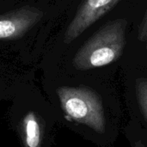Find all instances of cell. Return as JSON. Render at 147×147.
<instances>
[{"mask_svg":"<svg viewBox=\"0 0 147 147\" xmlns=\"http://www.w3.org/2000/svg\"><path fill=\"white\" fill-rule=\"evenodd\" d=\"M127 26L125 18H117L103 25L76 53L72 61L74 67L87 71L118 60L127 44Z\"/></svg>","mask_w":147,"mask_h":147,"instance_id":"1","label":"cell"},{"mask_svg":"<svg viewBox=\"0 0 147 147\" xmlns=\"http://www.w3.org/2000/svg\"><path fill=\"white\" fill-rule=\"evenodd\" d=\"M61 108L70 121L84 124L98 133L105 130V118L98 95L84 87L62 86L57 90Z\"/></svg>","mask_w":147,"mask_h":147,"instance_id":"2","label":"cell"},{"mask_svg":"<svg viewBox=\"0 0 147 147\" xmlns=\"http://www.w3.org/2000/svg\"><path fill=\"white\" fill-rule=\"evenodd\" d=\"M121 0H82L68 25L64 42L69 44L79 37L92 24L112 10Z\"/></svg>","mask_w":147,"mask_h":147,"instance_id":"3","label":"cell"},{"mask_svg":"<svg viewBox=\"0 0 147 147\" xmlns=\"http://www.w3.org/2000/svg\"><path fill=\"white\" fill-rule=\"evenodd\" d=\"M42 10L23 6L0 16V40H14L24 35L43 17Z\"/></svg>","mask_w":147,"mask_h":147,"instance_id":"4","label":"cell"},{"mask_svg":"<svg viewBox=\"0 0 147 147\" xmlns=\"http://www.w3.org/2000/svg\"><path fill=\"white\" fill-rule=\"evenodd\" d=\"M24 147H40L42 140V126L34 112H28L22 121Z\"/></svg>","mask_w":147,"mask_h":147,"instance_id":"5","label":"cell"},{"mask_svg":"<svg viewBox=\"0 0 147 147\" xmlns=\"http://www.w3.org/2000/svg\"><path fill=\"white\" fill-rule=\"evenodd\" d=\"M136 92L140 107L147 121V79L139 78L136 81Z\"/></svg>","mask_w":147,"mask_h":147,"instance_id":"6","label":"cell"},{"mask_svg":"<svg viewBox=\"0 0 147 147\" xmlns=\"http://www.w3.org/2000/svg\"><path fill=\"white\" fill-rule=\"evenodd\" d=\"M138 39L140 41L145 44L147 51V8L145 11L142 21L138 28Z\"/></svg>","mask_w":147,"mask_h":147,"instance_id":"7","label":"cell"},{"mask_svg":"<svg viewBox=\"0 0 147 147\" xmlns=\"http://www.w3.org/2000/svg\"><path fill=\"white\" fill-rule=\"evenodd\" d=\"M135 147H146L141 141H137L135 143Z\"/></svg>","mask_w":147,"mask_h":147,"instance_id":"8","label":"cell"}]
</instances>
